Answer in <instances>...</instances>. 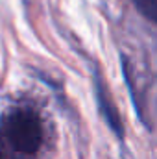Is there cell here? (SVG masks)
<instances>
[{
    "instance_id": "cell-1",
    "label": "cell",
    "mask_w": 157,
    "mask_h": 159,
    "mask_svg": "<svg viewBox=\"0 0 157 159\" xmlns=\"http://www.w3.org/2000/svg\"><path fill=\"white\" fill-rule=\"evenodd\" d=\"M46 144L41 111L30 102L9 106L0 115V159H39Z\"/></svg>"
},
{
    "instance_id": "cell-2",
    "label": "cell",
    "mask_w": 157,
    "mask_h": 159,
    "mask_svg": "<svg viewBox=\"0 0 157 159\" xmlns=\"http://www.w3.org/2000/svg\"><path fill=\"white\" fill-rule=\"evenodd\" d=\"M96 100H98V109L102 111L104 119L107 120V124L111 126V129L117 133L118 137L124 135V129H122V120L118 115L117 107L109 96V91L105 89V85L102 83V80H96Z\"/></svg>"
},
{
    "instance_id": "cell-3",
    "label": "cell",
    "mask_w": 157,
    "mask_h": 159,
    "mask_svg": "<svg viewBox=\"0 0 157 159\" xmlns=\"http://www.w3.org/2000/svg\"><path fill=\"white\" fill-rule=\"evenodd\" d=\"M137 9L152 22H157V0H131Z\"/></svg>"
}]
</instances>
